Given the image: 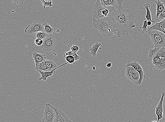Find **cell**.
<instances>
[{
	"label": "cell",
	"instance_id": "44dd1931",
	"mask_svg": "<svg viewBox=\"0 0 165 122\" xmlns=\"http://www.w3.org/2000/svg\"><path fill=\"white\" fill-rule=\"evenodd\" d=\"M135 69L132 66H128L126 67L125 76L127 79H129L132 74L136 72Z\"/></svg>",
	"mask_w": 165,
	"mask_h": 122
},
{
	"label": "cell",
	"instance_id": "7402d4cb",
	"mask_svg": "<svg viewBox=\"0 0 165 122\" xmlns=\"http://www.w3.org/2000/svg\"><path fill=\"white\" fill-rule=\"evenodd\" d=\"M159 48H154L150 50L149 52V55L148 56L150 60L152 61L153 57H157V54Z\"/></svg>",
	"mask_w": 165,
	"mask_h": 122
},
{
	"label": "cell",
	"instance_id": "e575fe53",
	"mask_svg": "<svg viewBox=\"0 0 165 122\" xmlns=\"http://www.w3.org/2000/svg\"><path fill=\"white\" fill-rule=\"evenodd\" d=\"M112 66V63L111 62H109V63H107L106 65V67L109 68H111Z\"/></svg>",
	"mask_w": 165,
	"mask_h": 122
},
{
	"label": "cell",
	"instance_id": "4316f807",
	"mask_svg": "<svg viewBox=\"0 0 165 122\" xmlns=\"http://www.w3.org/2000/svg\"><path fill=\"white\" fill-rule=\"evenodd\" d=\"M64 57L65 60L67 61L68 62L69 64H75V60L74 57L72 56V55H64Z\"/></svg>",
	"mask_w": 165,
	"mask_h": 122
},
{
	"label": "cell",
	"instance_id": "d6a6232c",
	"mask_svg": "<svg viewBox=\"0 0 165 122\" xmlns=\"http://www.w3.org/2000/svg\"><path fill=\"white\" fill-rule=\"evenodd\" d=\"M163 109H164V112H163V117L162 119L159 120V122H165V104L163 105Z\"/></svg>",
	"mask_w": 165,
	"mask_h": 122
},
{
	"label": "cell",
	"instance_id": "ba28073f",
	"mask_svg": "<svg viewBox=\"0 0 165 122\" xmlns=\"http://www.w3.org/2000/svg\"><path fill=\"white\" fill-rule=\"evenodd\" d=\"M44 30L43 25L40 21H35L32 24L28 25L25 28V32L26 33L32 34L44 31Z\"/></svg>",
	"mask_w": 165,
	"mask_h": 122
},
{
	"label": "cell",
	"instance_id": "ab89813d",
	"mask_svg": "<svg viewBox=\"0 0 165 122\" xmlns=\"http://www.w3.org/2000/svg\"></svg>",
	"mask_w": 165,
	"mask_h": 122
},
{
	"label": "cell",
	"instance_id": "83f0119b",
	"mask_svg": "<svg viewBox=\"0 0 165 122\" xmlns=\"http://www.w3.org/2000/svg\"><path fill=\"white\" fill-rule=\"evenodd\" d=\"M161 58L158 57H153L152 60V63L155 66L159 65L160 62Z\"/></svg>",
	"mask_w": 165,
	"mask_h": 122
},
{
	"label": "cell",
	"instance_id": "d590c367",
	"mask_svg": "<svg viewBox=\"0 0 165 122\" xmlns=\"http://www.w3.org/2000/svg\"><path fill=\"white\" fill-rule=\"evenodd\" d=\"M152 22L151 21H147V25L148 26H151V25H152Z\"/></svg>",
	"mask_w": 165,
	"mask_h": 122
},
{
	"label": "cell",
	"instance_id": "f35d334b",
	"mask_svg": "<svg viewBox=\"0 0 165 122\" xmlns=\"http://www.w3.org/2000/svg\"><path fill=\"white\" fill-rule=\"evenodd\" d=\"M152 122H157V121H153Z\"/></svg>",
	"mask_w": 165,
	"mask_h": 122
},
{
	"label": "cell",
	"instance_id": "8fae6325",
	"mask_svg": "<svg viewBox=\"0 0 165 122\" xmlns=\"http://www.w3.org/2000/svg\"><path fill=\"white\" fill-rule=\"evenodd\" d=\"M69 64L68 62H66V63L59 66V67H57L55 69H53L51 71H47V72H42V71H39L38 72H40V73L41 74V76L40 79H39V80H42L43 81H46L47 78L49 77H52L53 75L55 74L56 70L57 69L61 67H62L63 66H64L65 65H67V64Z\"/></svg>",
	"mask_w": 165,
	"mask_h": 122
},
{
	"label": "cell",
	"instance_id": "60d3db41",
	"mask_svg": "<svg viewBox=\"0 0 165 122\" xmlns=\"http://www.w3.org/2000/svg\"></svg>",
	"mask_w": 165,
	"mask_h": 122
},
{
	"label": "cell",
	"instance_id": "52a82bcc",
	"mask_svg": "<svg viewBox=\"0 0 165 122\" xmlns=\"http://www.w3.org/2000/svg\"><path fill=\"white\" fill-rule=\"evenodd\" d=\"M128 66H132L138 72L140 75V77L139 80L136 85H140L142 84L143 80L146 78V76L144 74L143 70L140 64L137 61H128L126 64L125 67Z\"/></svg>",
	"mask_w": 165,
	"mask_h": 122
},
{
	"label": "cell",
	"instance_id": "30bf717a",
	"mask_svg": "<svg viewBox=\"0 0 165 122\" xmlns=\"http://www.w3.org/2000/svg\"><path fill=\"white\" fill-rule=\"evenodd\" d=\"M53 108L55 111L56 116L54 118V122H68L70 120L67 115L61 110L54 107Z\"/></svg>",
	"mask_w": 165,
	"mask_h": 122
},
{
	"label": "cell",
	"instance_id": "7c38bea8",
	"mask_svg": "<svg viewBox=\"0 0 165 122\" xmlns=\"http://www.w3.org/2000/svg\"><path fill=\"white\" fill-rule=\"evenodd\" d=\"M153 30H156L162 32L165 34V19L164 20L156 23L154 25L148 28L147 33L148 32Z\"/></svg>",
	"mask_w": 165,
	"mask_h": 122
},
{
	"label": "cell",
	"instance_id": "9a60e30c",
	"mask_svg": "<svg viewBox=\"0 0 165 122\" xmlns=\"http://www.w3.org/2000/svg\"><path fill=\"white\" fill-rule=\"evenodd\" d=\"M155 4L157 6L156 18H157L159 15L164 11L165 7L164 6V3L162 2L159 0L155 1Z\"/></svg>",
	"mask_w": 165,
	"mask_h": 122
},
{
	"label": "cell",
	"instance_id": "2e32d148",
	"mask_svg": "<svg viewBox=\"0 0 165 122\" xmlns=\"http://www.w3.org/2000/svg\"><path fill=\"white\" fill-rule=\"evenodd\" d=\"M101 4L104 7H116L117 6L116 0H100Z\"/></svg>",
	"mask_w": 165,
	"mask_h": 122
},
{
	"label": "cell",
	"instance_id": "d4e9b609",
	"mask_svg": "<svg viewBox=\"0 0 165 122\" xmlns=\"http://www.w3.org/2000/svg\"><path fill=\"white\" fill-rule=\"evenodd\" d=\"M48 35V34L46 33L44 31H40L36 33L35 35V37L36 38L40 39L43 40L46 38Z\"/></svg>",
	"mask_w": 165,
	"mask_h": 122
},
{
	"label": "cell",
	"instance_id": "6da1fadb",
	"mask_svg": "<svg viewBox=\"0 0 165 122\" xmlns=\"http://www.w3.org/2000/svg\"><path fill=\"white\" fill-rule=\"evenodd\" d=\"M116 1L117 6L109 18L113 22L117 36L120 38L132 33L136 25L133 13L125 8L122 4L123 0Z\"/></svg>",
	"mask_w": 165,
	"mask_h": 122
},
{
	"label": "cell",
	"instance_id": "9c48e42d",
	"mask_svg": "<svg viewBox=\"0 0 165 122\" xmlns=\"http://www.w3.org/2000/svg\"><path fill=\"white\" fill-rule=\"evenodd\" d=\"M165 96V92H163L162 94L159 103L155 107V114L157 116V122H159L160 120L162 119L163 117V101Z\"/></svg>",
	"mask_w": 165,
	"mask_h": 122
},
{
	"label": "cell",
	"instance_id": "4fadbf2b",
	"mask_svg": "<svg viewBox=\"0 0 165 122\" xmlns=\"http://www.w3.org/2000/svg\"><path fill=\"white\" fill-rule=\"evenodd\" d=\"M33 57L35 61V64L40 63L43 61L47 60V57L44 54L38 53L36 52H33Z\"/></svg>",
	"mask_w": 165,
	"mask_h": 122
},
{
	"label": "cell",
	"instance_id": "5b68a950",
	"mask_svg": "<svg viewBox=\"0 0 165 122\" xmlns=\"http://www.w3.org/2000/svg\"><path fill=\"white\" fill-rule=\"evenodd\" d=\"M43 40V43L41 47L44 51H51L53 50L56 44L55 37L53 34H48Z\"/></svg>",
	"mask_w": 165,
	"mask_h": 122
},
{
	"label": "cell",
	"instance_id": "8992f818",
	"mask_svg": "<svg viewBox=\"0 0 165 122\" xmlns=\"http://www.w3.org/2000/svg\"><path fill=\"white\" fill-rule=\"evenodd\" d=\"M56 116L55 111L50 103H46L42 119L46 122H54Z\"/></svg>",
	"mask_w": 165,
	"mask_h": 122
},
{
	"label": "cell",
	"instance_id": "d6986e66",
	"mask_svg": "<svg viewBox=\"0 0 165 122\" xmlns=\"http://www.w3.org/2000/svg\"><path fill=\"white\" fill-rule=\"evenodd\" d=\"M45 65L49 69V71H51L57 67V66L53 60H45Z\"/></svg>",
	"mask_w": 165,
	"mask_h": 122
},
{
	"label": "cell",
	"instance_id": "8d00e7d4",
	"mask_svg": "<svg viewBox=\"0 0 165 122\" xmlns=\"http://www.w3.org/2000/svg\"><path fill=\"white\" fill-rule=\"evenodd\" d=\"M40 122H46L45 121V120L42 119L41 121Z\"/></svg>",
	"mask_w": 165,
	"mask_h": 122
},
{
	"label": "cell",
	"instance_id": "cb8c5ba5",
	"mask_svg": "<svg viewBox=\"0 0 165 122\" xmlns=\"http://www.w3.org/2000/svg\"><path fill=\"white\" fill-rule=\"evenodd\" d=\"M156 69L159 72H162L165 69V58H161L159 65L155 66Z\"/></svg>",
	"mask_w": 165,
	"mask_h": 122
},
{
	"label": "cell",
	"instance_id": "ac0fdd59",
	"mask_svg": "<svg viewBox=\"0 0 165 122\" xmlns=\"http://www.w3.org/2000/svg\"><path fill=\"white\" fill-rule=\"evenodd\" d=\"M45 61L40 63L36 64L35 70H36L37 72H38L40 71L44 72L49 71V69L45 65Z\"/></svg>",
	"mask_w": 165,
	"mask_h": 122
},
{
	"label": "cell",
	"instance_id": "7a4b0ae2",
	"mask_svg": "<svg viewBox=\"0 0 165 122\" xmlns=\"http://www.w3.org/2000/svg\"><path fill=\"white\" fill-rule=\"evenodd\" d=\"M93 24L94 28L97 29L104 38H109L116 34L113 22L109 17H106L95 20L93 18Z\"/></svg>",
	"mask_w": 165,
	"mask_h": 122
},
{
	"label": "cell",
	"instance_id": "f546056e",
	"mask_svg": "<svg viewBox=\"0 0 165 122\" xmlns=\"http://www.w3.org/2000/svg\"><path fill=\"white\" fill-rule=\"evenodd\" d=\"M35 43L37 46H41L43 43V40L42 39L36 38L35 41Z\"/></svg>",
	"mask_w": 165,
	"mask_h": 122
},
{
	"label": "cell",
	"instance_id": "74e56055",
	"mask_svg": "<svg viewBox=\"0 0 165 122\" xmlns=\"http://www.w3.org/2000/svg\"><path fill=\"white\" fill-rule=\"evenodd\" d=\"M68 122H72V121H71V120H70V121H69Z\"/></svg>",
	"mask_w": 165,
	"mask_h": 122
},
{
	"label": "cell",
	"instance_id": "1f68e13d",
	"mask_svg": "<svg viewBox=\"0 0 165 122\" xmlns=\"http://www.w3.org/2000/svg\"><path fill=\"white\" fill-rule=\"evenodd\" d=\"M79 47L77 46L73 45L70 48V50L74 52V53H77V52L79 50Z\"/></svg>",
	"mask_w": 165,
	"mask_h": 122
},
{
	"label": "cell",
	"instance_id": "277c9868",
	"mask_svg": "<svg viewBox=\"0 0 165 122\" xmlns=\"http://www.w3.org/2000/svg\"><path fill=\"white\" fill-rule=\"evenodd\" d=\"M147 33L154 45L155 48L165 47V34L164 33L156 30H151Z\"/></svg>",
	"mask_w": 165,
	"mask_h": 122
},
{
	"label": "cell",
	"instance_id": "603a6c76",
	"mask_svg": "<svg viewBox=\"0 0 165 122\" xmlns=\"http://www.w3.org/2000/svg\"><path fill=\"white\" fill-rule=\"evenodd\" d=\"M43 25L44 27V31L48 34H52L54 32V29L47 23H45Z\"/></svg>",
	"mask_w": 165,
	"mask_h": 122
},
{
	"label": "cell",
	"instance_id": "4dcf8cb0",
	"mask_svg": "<svg viewBox=\"0 0 165 122\" xmlns=\"http://www.w3.org/2000/svg\"><path fill=\"white\" fill-rule=\"evenodd\" d=\"M158 19L162 21L165 19V8L162 12L160 14L158 17Z\"/></svg>",
	"mask_w": 165,
	"mask_h": 122
},
{
	"label": "cell",
	"instance_id": "5bb4252c",
	"mask_svg": "<svg viewBox=\"0 0 165 122\" xmlns=\"http://www.w3.org/2000/svg\"><path fill=\"white\" fill-rule=\"evenodd\" d=\"M150 8V5L149 3H147L144 5V7L143 8V9L146 10V15L145 16L146 20L148 21H151L152 23H154L155 22V21L153 20L151 18V13Z\"/></svg>",
	"mask_w": 165,
	"mask_h": 122
},
{
	"label": "cell",
	"instance_id": "3957f363",
	"mask_svg": "<svg viewBox=\"0 0 165 122\" xmlns=\"http://www.w3.org/2000/svg\"><path fill=\"white\" fill-rule=\"evenodd\" d=\"M115 9V7L103 6L100 0H97L93 6V18L98 20L106 17H109Z\"/></svg>",
	"mask_w": 165,
	"mask_h": 122
},
{
	"label": "cell",
	"instance_id": "ffe728a7",
	"mask_svg": "<svg viewBox=\"0 0 165 122\" xmlns=\"http://www.w3.org/2000/svg\"><path fill=\"white\" fill-rule=\"evenodd\" d=\"M140 76L139 73L137 71H136L131 76L129 80L132 81V82L134 83L136 85H137V83L138 82L139 80V79H140Z\"/></svg>",
	"mask_w": 165,
	"mask_h": 122
},
{
	"label": "cell",
	"instance_id": "e0dca14e",
	"mask_svg": "<svg viewBox=\"0 0 165 122\" xmlns=\"http://www.w3.org/2000/svg\"><path fill=\"white\" fill-rule=\"evenodd\" d=\"M101 45L102 44L101 43H98L97 42H95L94 44H93L90 49L91 55L93 57H96L97 55V52Z\"/></svg>",
	"mask_w": 165,
	"mask_h": 122
},
{
	"label": "cell",
	"instance_id": "836d02e7",
	"mask_svg": "<svg viewBox=\"0 0 165 122\" xmlns=\"http://www.w3.org/2000/svg\"><path fill=\"white\" fill-rule=\"evenodd\" d=\"M161 58H165V47L163 48V52L161 57Z\"/></svg>",
	"mask_w": 165,
	"mask_h": 122
},
{
	"label": "cell",
	"instance_id": "f1b7e54d",
	"mask_svg": "<svg viewBox=\"0 0 165 122\" xmlns=\"http://www.w3.org/2000/svg\"><path fill=\"white\" fill-rule=\"evenodd\" d=\"M147 20H146L144 21L143 24L142 26L139 27V28L142 30V33L144 34L145 32H147L148 29Z\"/></svg>",
	"mask_w": 165,
	"mask_h": 122
},
{
	"label": "cell",
	"instance_id": "484cf974",
	"mask_svg": "<svg viewBox=\"0 0 165 122\" xmlns=\"http://www.w3.org/2000/svg\"><path fill=\"white\" fill-rule=\"evenodd\" d=\"M64 55H71L74 57L75 61H78L81 59V57L76 53H74L71 50L65 52L64 54Z\"/></svg>",
	"mask_w": 165,
	"mask_h": 122
}]
</instances>
